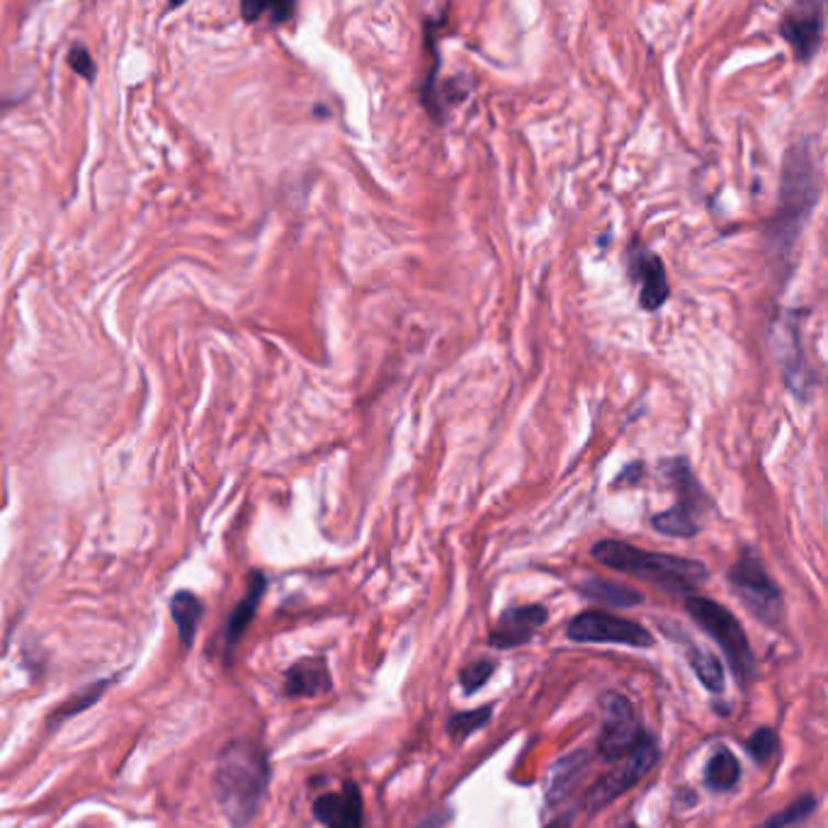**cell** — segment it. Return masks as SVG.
I'll list each match as a JSON object with an SVG mask.
<instances>
[{"instance_id": "6da1fadb", "label": "cell", "mask_w": 828, "mask_h": 828, "mask_svg": "<svg viewBox=\"0 0 828 828\" xmlns=\"http://www.w3.org/2000/svg\"><path fill=\"white\" fill-rule=\"evenodd\" d=\"M819 200V168H816L812 139L792 144L782 164L780 206L770 224V248L773 256L787 266V253L795 248L807 216Z\"/></svg>"}, {"instance_id": "2e32d148", "label": "cell", "mask_w": 828, "mask_h": 828, "mask_svg": "<svg viewBox=\"0 0 828 828\" xmlns=\"http://www.w3.org/2000/svg\"><path fill=\"white\" fill-rule=\"evenodd\" d=\"M585 768H589V753L585 751L571 753L569 758L559 761L555 768V775L549 780V802L555 804L567 797L573 785L579 782V777L585 773Z\"/></svg>"}, {"instance_id": "52a82bcc", "label": "cell", "mask_w": 828, "mask_h": 828, "mask_svg": "<svg viewBox=\"0 0 828 828\" xmlns=\"http://www.w3.org/2000/svg\"><path fill=\"white\" fill-rule=\"evenodd\" d=\"M567 635L573 641L589 644H625V647L637 649L653 647V637L647 627L625 617L601 613V609H589V613L571 619Z\"/></svg>"}, {"instance_id": "83f0119b", "label": "cell", "mask_w": 828, "mask_h": 828, "mask_svg": "<svg viewBox=\"0 0 828 828\" xmlns=\"http://www.w3.org/2000/svg\"><path fill=\"white\" fill-rule=\"evenodd\" d=\"M625 828H637V826H635V824H627V826H625Z\"/></svg>"}, {"instance_id": "d6986e66", "label": "cell", "mask_w": 828, "mask_h": 828, "mask_svg": "<svg viewBox=\"0 0 828 828\" xmlns=\"http://www.w3.org/2000/svg\"><path fill=\"white\" fill-rule=\"evenodd\" d=\"M739 777H741V768L731 751L721 749L712 756V761L707 763V770H705V782L709 790H717V792L731 790L736 782H739Z\"/></svg>"}, {"instance_id": "ba28073f", "label": "cell", "mask_w": 828, "mask_h": 828, "mask_svg": "<svg viewBox=\"0 0 828 828\" xmlns=\"http://www.w3.org/2000/svg\"><path fill=\"white\" fill-rule=\"evenodd\" d=\"M603 709L605 724L601 739H597V753H601L603 761H619V758H625L637 749L644 734L639 729L635 709H631L625 695H605Z\"/></svg>"}, {"instance_id": "44dd1931", "label": "cell", "mask_w": 828, "mask_h": 828, "mask_svg": "<svg viewBox=\"0 0 828 828\" xmlns=\"http://www.w3.org/2000/svg\"><path fill=\"white\" fill-rule=\"evenodd\" d=\"M651 525L657 527L661 535H669V537H695L700 533L697 517H693L681 508H675V505L671 511H663L659 515H653Z\"/></svg>"}, {"instance_id": "484cf974", "label": "cell", "mask_w": 828, "mask_h": 828, "mask_svg": "<svg viewBox=\"0 0 828 828\" xmlns=\"http://www.w3.org/2000/svg\"><path fill=\"white\" fill-rule=\"evenodd\" d=\"M68 64H71V68L76 74H80L88 80L96 78V61L93 56H90V52L83 47V44H76V47L68 52Z\"/></svg>"}, {"instance_id": "7c38bea8", "label": "cell", "mask_w": 828, "mask_h": 828, "mask_svg": "<svg viewBox=\"0 0 828 828\" xmlns=\"http://www.w3.org/2000/svg\"><path fill=\"white\" fill-rule=\"evenodd\" d=\"M547 623V609L542 605H523L511 607L501 615L496 629L491 635V647L496 649H513L521 644L530 641L535 631Z\"/></svg>"}, {"instance_id": "7402d4cb", "label": "cell", "mask_w": 828, "mask_h": 828, "mask_svg": "<svg viewBox=\"0 0 828 828\" xmlns=\"http://www.w3.org/2000/svg\"><path fill=\"white\" fill-rule=\"evenodd\" d=\"M814 809H816V797L814 795H804L797 802H792L790 807L777 812L775 816H770V819L763 821L758 828H787V826H795V824L807 819V816Z\"/></svg>"}, {"instance_id": "ffe728a7", "label": "cell", "mask_w": 828, "mask_h": 828, "mask_svg": "<svg viewBox=\"0 0 828 828\" xmlns=\"http://www.w3.org/2000/svg\"><path fill=\"white\" fill-rule=\"evenodd\" d=\"M110 683H112V678H108V681H100V683H93L90 687H83V690H80V693H76L71 700H68V703H64V705L56 707V712H54V715H52L49 721H47V727H49V729L59 727V724H64L66 719H71V717L80 715V712H86L90 705H96L98 700H100L102 695H105V687H108Z\"/></svg>"}, {"instance_id": "9a60e30c", "label": "cell", "mask_w": 828, "mask_h": 828, "mask_svg": "<svg viewBox=\"0 0 828 828\" xmlns=\"http://www.w3.org/2000/svg\"><path fill=\"white\" fill-rule=\"evenodd\" d=\"M170 613H172V619H176V625H178V635H180L182 647L190 649L194 644V637H198V627L202 623V613H204L202 601L190 591H180V593L172 595Z\"/></svg>"}, {"instance_id": "8992f818", "label": "cell", "mask_w": 828, "mask_h": 828, "mask_svg": "<svg viewBox=\"0 0 828 828\" xmlns=\"http://www.w3.org/2000/svg\"><path fill=\"white\" fill-rule=\"evenodd\" d=\"M657 763H659L657 743L651 741V736L644 734L641 741L637 743V749L629 756H625V763L615 768L613 773H607L605 777L597 780L589 790V795H585V807L589 809L607 807L609 802L623 797L625 792L635 787L639 780L647 777Z\"/></svg>"}, {"instance_id": "7a4b0ae2", "label": "cell", "mask_w": 828, "mask_h": 828, "mask_svg": "<svg viewBox=\"0 0 828 828\" xmlns=\"http://www.w3.org/2000/svg\"><path fill=\"white\" fill-rule=\"evenodd\" d=\"M270 782V763L256 743L234 741L216 758L214 795L234 828H246L258 814Z\"/></svg>"}, {"instance_id": "4316f807", "label": "cell", "mask_w": 828, "mask_h": 828, "mask_svg": "<svg viewBox=\"0 0 828 828\" xmlns=\"http://www.w3.org/2000/svg\"><path fill=\"white\" fill-rule=\"evenodd\" d=\"M571 821H573V814H567V816H561V819L551 821L547 828H571Z\"/></svg>"}, {"instance_id": "603a6c76", "label": "cell", "mask_w": 828, "mask_h": 828, "mask_svg": "<svg viewBox=\"0 0 828 828\" xmlns=\"http://www.w3.org/2000/svg\"><path fill=\"white\" fill-rule=\"evenodd\" d=\"M491 715H493L491 705L481 709H471V712H459V715H455L450 721H447V729H450L455 739H467V736H471L477 729L486 727V724L491 721Z\"/></svg>"}, {"instance_id": "9c48e42d", "label": "cell", "mask_w": 828, "mask_h": 828, "mask_svg": "<svg viewBox=\"0 0 828 828\" xmlns=\"http://www.w3.org/2000/svg\"><path fill=\"white\" fill-rule=\"evenodd\" d=\"M780 34L790 44L792 52H795L797 61H812L824 40V5L802 3L787 10L780 20Z\"/></svg>"}, {"instance_id": "ac0fdd59", "label": "cell", "mask_w": 828, "mask_h": 828, "mask_svg": "<svg viewBox=\"0 0 828 828\" xmlns=\"http://www.w3.org/2000/svg\"><path fill=\"white\" fill-rule=\"evenodd\" d=\"M581 591H583L585 597H595V601L615 605V607H631V605H639L644 601V597L637 591L627 589V585H623V583L605 581V579H589L581 585Z\"/></svg>"}, {"instance_id": "8fae6325", "label": "cell", "mask_w": 828, "mask_h": 828, "mask_svg": "<svg viewBox=\"0 0 828 828\" xmlns=\"http://www.w3.org/2000/svg\"><path fill=\"white\" fill-rule=\"evenodd\" d=\"M312 809L326 828H362V797L355 782H345L340 792L321 795Z\"/></svg>"}, {"instance_id": "30bf717a", "label": "cell", "mask_w": 828, "mask_h": 828, "mask_svg": "<svg viewBox=\"0 0 828 828\" xmlns=\"http://www.w3.org/2000/svg\"><path fill=\"white\" fill-rule=\"evenodd\" d=\"M629 280L639 287V306L647 309V312H659V309L669 302L671 282L659 253L641 246L631 248Z\"/></svg>"}, {"instance_id": "cb8c5ba5", "label": "cell", "mask_w": 828, "mask_h": 828, "mask_svg": "<svg viewBox=\"0 0 828 828\" xmlns=\"http://www.w3.org/2000/svg\"><path fill=\"white\" fill-rule=\"evenodd\" d=\"M493 671H496V663L489 661V659L467 665L462 675H459V681H462V687L467 690V695L477 693L479 687H484L489 683V678L493 675Z\"/></svg>"}, {"instance_id": "e0dca14e", "label": "cell", "mask_w": 828, "mask_h": 828, "mask_svg": "<svg viewBox=\"0 0 828 828\" xmlns=\"http://www.w3.org/2000/svg\"><path fill=\"white\" fill-rule=\"evenodd\" d=\"M685 653H687L690 665H693L695 675L700 678V683H703L709 693H721L724 685H727V675H724V665L715 653H707L700 647H695V644H687Z\"/></svg>"}, {"instance_id": "5bb4252c", "label": "cell", "mask_w": 828, "mask_h": 828, "mask_svg": "<svg viewBox=\"0 0 828 828\" xmlns=\"http://www.w3.org/2000/svg\"><path fill=\"white\" fill-rule=\"evenodd\" d=\"M266 577H262L260 571H253L250 573V583H248V591L244 595V601H240L236 607L232 617H228V625H226V653H232L236 644L240 641V637L246 635V629L250 627L253 617H256V609L262 601V593H266Z\"/></svg>"}, {"instance_id": "4fadbf2b", "label": "cell", "mask_w": 828, "mask_h": 828, "mask_svg": "<svg viewBox=\"0 0 828 828\" xmlns=\"http://www.w3.org/2000/svg\"><path fill=\"white\" fill-rule=\"evenodd\" d=\"M331 690V673L326 659L314 657L296 661L284 673V695L287 697H316Z\"/></svg>"}, {"instance_id": "d4e9b609", "label": "cell", "mask_w": 828, "mask_h": 828, "mask_svg": "<svg viewBox=\"0 0 828 828\" xmlns=\"http://www.w3.org/2000/svg\"><path fill=\"white\" fill-rule=\"evenodd\" d=\"M777 743H780V741H777V734H775L773 729L763 727V729H758V731L751 736V741H749V753L756 758L758 763H768L770 758L775 756Z\"/></svg>"}, {"instance_id": "5b68a950", "label": "cell", "mask_w": 828, "mask_h": 828, "mask_svg": "<svg viewBox=\"0 0 828 828\" xmlns=\"http://www.w3.org/2000/svg\"><path fill=\"white\" fill-rule=\"evenodd\" d=\"M729 583L736 595H739V601L763 625H777L782 615H785L782 593L775 581L768 577L763 561L758 559L753 549H743L741 557L736 559L734 567L729 569Z\"/></svg>"}, {"instance_id": "277c9868", "label": "cell", "mask_w": 828, "mask_h": 828, "mask_svg": "<svg viewBox=\"0 0 828 828\" xmlns=\"http://www.w3.org/2000/svg\"><path fill=\"white\" fill-rule=\"evenodd\" d=\"M685 609L690 613V617H693L695 623L719 644L724 657H727L731 665L734 675L739 678L741 683L749 681V678L753 675V653H751L749 637H746L739 619H736L724 605L709 601V597H700V595L687 597Z\"/></svg>"}, {"instance_id": "3957f363", "label": "cell", "mask_w": 828, "mask_h": 828, "mask_svg": "<svg viewBox=\"0 0 828 828\" xmlns=\"http://www.w3.org/2000/svg\"><path fill=\"white\" fill-rule=\"evenodd\" d=\"M593 559L597 563H603L605 569L647 579L671 593L695 591L697 585H703L709 577L703 561L661 555V551H647L635 545L617 542V539H603V542H597L593 547Z\"/></svg>"}]
</instances>
